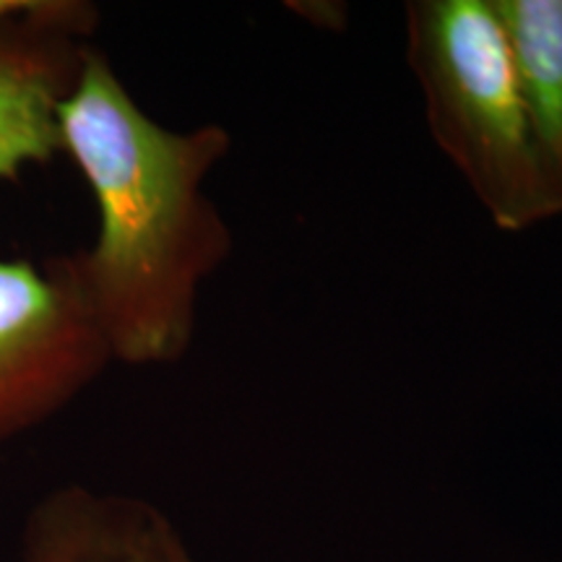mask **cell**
Listing matches in <instances>:
<instances>
[{
  "mask_svg": "<svg viewBox=\"0 0 562 562\" xmlns=\"http://www.w3.org/2000/svg\"><path fill=\"white\" fill-rule=\"evenodd\" d=\"M58 125L60 151L76 161L100 211L94 245L68 258L112 362H180L195 336L203 281L235 245L203 188L227 157L229 131L151 121L94 47Z\"/></svg>",
  "mask_w": 562,
  "mask_h": 562,
  "instance_id": "cell-1",
  "label": "cell"
},
{
  "mask_svg": "<svg viewBox=\"0 0 562 562\" xmlns=\"http://www.w3.org/2000/svg\"><path fill=\"white\" fill-rule=\"evenodd\" d=\"M406 60L438 149L490 222L524 232L562 214V182L547 161L492 0H414Z\"/></svg>",
  "mask_w": 562,
  "mask_h": 562,
  "instance_id": "cell-2",
  "label": "cell"
},
{
  "mask_svg": "<svg viewBox=\"0 0 562 562\" xmlns=\"http://www.w3.org/2000/svg\"><path fill=\"white\" fill-rule=\"evenodd\" d=\"M110 364L68 256L0 261V442L45 425Z\"/></svg>",
  "mask_w": 562,
  "mask_h": 562,
  "instance_id": "cell-3",
  "label": "cell"
},
{
  "mask_svg": "<svg viewBox=\"0 0 562 562\" xmlns=\"http://www.w3.org/2000/svg\"><path fill=\"white\" fill-rule=\"evenodd\" d=\"M100 13L81 0H30L0 24V180L60 151L58 112L74 94Z\"/></svg>",
  "mask_w": 562,
  "mask_h": 562,
  "instance_id": "cell-4",
  "label": "cell"
},
{
  "mask_svg": "<svg viewBox=\"0 0 562 562\" xmlns=\"http://www.w3.org/2000/svg\"><path fill=\"white\" fill-rule=\"evenodd\" d=\"M508 37L533 131L562 182V0H492Z\"/></svg>",
  "mask_w": 562,
  "mask_h": 562,
  "instance_id": "cell-5",
  "label": "cell"
},
{
  "mask_svg": "<svg viewBox=\"0 0 562 562\" xmlns=\"http://www.w3.org/2000/svg\"><path fill=\"white\" fill-rule=\"evenodd\" d=\"M26 3H30V0H0V24H3L5 19L16 16L19 11H24Z\"/></svg>",
  "mask_w": 562,
  "mask_h": 562,
  "instance_id": "cell-6",
  "label": "cell"
}]
</instances>
